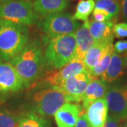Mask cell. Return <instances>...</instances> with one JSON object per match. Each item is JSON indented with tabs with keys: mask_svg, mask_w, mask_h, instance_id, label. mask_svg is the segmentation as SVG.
<instances>
[{
	"mask_svg": "<svg viewBox=\"0 0 127 127\" xmlns=\"http://www.w3.org/2000/svg\"><path fill=\"white\" fill-rule=\"evenodd\" d=\"M42 40L29 39L20 53L9 62L11 63L22 79L26 88L35 87L40 81L44 71Z\"/></svg>",
	"mask_w": 127,
	"mask_h": 127,
	"instance_id": "6da1fadb",
	"label": "cell"
},
{
	"mask_svg": "<svg viewBox=\"0 0 127 127\" xmlns=\"http://www.w3.org/2000/svg\"><path fill=\"white\" fill-rule=\"evenodd\" d=\"M44 50V71L58 70L76 57L75 33L51 39Z\"/></svg>",
	"mask_w": 127,
	"mask_h": 127,
	"instance_id": "7a4b0ae2",
	"label": "cell"
},
{
	"mask_svg": "<svg viewBox=\"0 0 127 127\" xmlns=\"http://www.w3.org/2000/svg\"><path fill=\"white\" fill-rule=\"evenodd\" d=\"M29 40L26 26L0 18V55L9 62L21 52Z\"/></svg>",
	"mask_w": 127,
	"mask_h": 127,
	"instance_id": "3957f363",
	"label": "cell"
},
{
	"mask_svg": "<svg viewBox=\"0 0 127 127\" xmlns=\"http://www.w3.org/2000/svg\"><path fill=\"white\" fill-rule=\"evenodd\" d=\"M66 102V96L62 88L40 86L31 95V111L47 118L55 115Z\"/></svg>",
	"mask_w": 127,
	"mask_h": 127,
	"instance_id": "277c9868",
	"label": "cell"
},
{
	"mask_svg": "<svg viewBox=\"0 0 127 127\" xmlns=\"http://www.w3.org/2000/svg\"><path fill=\"white\" fill-rule=\"evenodd\" d=\"M37 25L43 34L42 40L45 45L51 39L75 33L80 26L72 15L64 11L49 14L39 20Z\"/></svg>",
	"mask_w": 127,
	"mask_h": 127,
	"instance_id": "5b68a950",
	"label": "cell"
},
{
	"mask_svg": "<svg viewBox=\"0 0 127 127\" xmlns=\"http://www.w3.org/2000/svg\"><path fill=\"white\" fill-rule=\"evenodd\" d=\"M0 18L31 26L38 22L32 0H10L0 3Z\"/></svg>",
	"mask_w": 127,
	"mask_h": 127,
	"instance_id": "8992f818",
	"label": "cell"
},
{
	"mask_svg": "<svg viewBox=\"0 0 127 127\" xmlns=\"http://www.w3.org/2000/svg\"><path fill=\"white\" fill-rule=\"evenodd\" d=\"M84 71H86V68L83 60L75 57L60 69L50 70L43 73L40 84L43 83L44 86H47L62 88L64 81L68 78Z\"/></svg>",
	"mask_w": 127,
	"mask_h": 127,
	"instance_id": "52a82bcc",
	"label": "cell"
},
{
	"mask_svg": "<svg viewBox=\"0 0 127 127\" xmlns=\"http://www.w3.org/2000/svg\"><path fill=\"white\" fill-rule=\"evenodd\" d=\"M105 100L109 115L122 121H127V85L108 87Z\"/></svg>",
	"mask_w": 127,
	"mask_h": 127,
	"instance_id": "ba28073f",
	"label": "cell"
},
{
	"mask_svg": "<svg viewBox=\"0 0 127 127\" xmlns=\"http://www.w3.org/2000/svg\"><path fill=\"white\" fill-rule=\"evenodd\" d=\"M93 78L87 71L73 75L63 83L62 89L66 96L67 102L80 103L88 85Z\"/></svg>",
	"mask_w": 127,
	"mask_h": 127,
	"instance_id": "9c48e42d",
	"label": "cell"
},
{
	"mask_svg": "<svg viewBox=\"0 0 127 127\" xmlns=\"http://www.w3.org/2000/svg\"><path fill=\"white\" fill-rule=\"evenodd\" d=\"M25 88L24 83L13 65L9 62H0V93H16Z\"/></svg>",
	"mask_w": 127,
	"mask_h": 127,
	"instance_id": "30bf717a",
	"label": "cell"
},
{
	"mask_svg": "<svg viewBox=\"0 0 127 127\" xmlns=\"http://www.w3.org/2000/svg\"><path fill=\"white\" fill-rule=\"evenodd\" d=\"M82 107L91 127H103L108 117V107L105 98L83 103Z\"/></svg>",
	"mask_w": 127,
	"mask_h": 127,
	"instance_id": "8fae6325",
	"label": "cell"
},
{
	"mask_svg": "<svg viewBox=\"0 0 127 127\" xmlns=\"http://www.w3.org/2000/svg\"><path fill=\"white\" fill-rule=\"evenodd\" d=\"M83 112L82 105L78 103L66 102L54 115L57 127H75Z\"/></svg>",
	"mask_w": 127,
	"mask_h": 127,
	"instance_id": "7c38bea8",
	"label": "cell"
},
{
	"mask_svg": "<svg viewBox=\"0 0 127 127\" xmlns=\"http://www.w3.org/2000/svg\"><path fill=\"white\" fill-rule=\"evenodd\" d=\"M112 42L113 41L95 42V44L87 52L83 59L86 71L91 72L105 54L113 47Z\"/></svg>",
	"mask_w": 127,
	"mask_h": 127,
	"instance_id": "4fadbf2b",
	"label": "cell"
},
{
	"mask_svg": "<svg viewBox=\"0 0 127 127\" xmlns=\"http://www.w3.org/2000/svg\"><path fill=\"white\" fill-rule=\"evenodd\" d=\"M75 37L76 42L75 57L83 60L87 52L95 43L89 31L88 20L80 25L75 32Z\"/></svg>",
	"mask_w": 127,
	"mask_h": 127,
	"instance_id": "5bb4252c",
	"label": "cell"
},
{
	"mask_svg": "<svg viewBox=\"0 0 127 127\" xmlns=\"http://www.w3.org/2000/svg\"><path fill=\"white\" fill-rule=\"evenodd\" d=\"M127 68L125 57L118 55L113 51L108 68L102 76L101 79L107 83L116 81L124 75Z\"/></svg>",
	"mask_w": 127,
	"mask_h": 127,
	"instance_id": "9a60e30c",
	"label": "cell"
},
{
	"mask_svg": "<svg viewBox=\"0 0 127 127\" xmlns=\"http://www.w3.org/2000/svg\"><path fill=\"white\" fill-rule=\"evenodd\" d=\"M67 0H34L33 9L40 17L62 12L68 7Z\"/></svg>",
	"mask_w": 127,
	"mask_h": 127,
	"instance_id": "2e32d148",
	"label": "cell"
},
{
	"mask_svg": "<svg viewBox=\"0 0 127 127\" xmlns=\"http://www.w3.org/2000/svg\"><path fill=\"white\" fill-rule=\"evenodd\" d=\"M88 26L91 36L95 42L113 41L114 22H98L94 20H88Z\"/></svg>",
	"mask_w": 127,
	"mask_h": 127,
	"instance_id": "e0dca14e",
	"label": "cell"
},
{
	"mask_svg": "<svg viewBox=\"0 0 127 127\" xmlns=\"http://www.w3.org/2000/svg\"><path fill=\"white\" fill-rule=\"evenodd\" d=\"M108 90L107 83L100 78H93L82 97V103H88L105 97Z\"/></svg>",
	"mask_w": 127,
	"mask_h": 127,
	"instance_id": "ac0fdd59",
	"label": "cell"
},
{
	"mask_svg": "<svg viewBox=\"0 0 127 127\" xmlns=\"http://www.w3.org/2000/svg\"><path fill=\"white\" fill-rule=\"evenodd\" d=\"M16 127H51L47 119L32 111L23 112Z\"/></svg>",
	"mask_w": 127,
	"mask_h": 127,
	"instance_id": "d6986e66",
	"label": "cell"
},
{
	"mask_svg": "<svg viewBox=\"0 0 127 127\" xmlns=\"http://www.w3.org/2000/svg\"><path fill=\"white\" fill-rule=\"evenodd\" d=\"M94 0H80L78 2L73 18L76 21H86L95 9Z\"/></svg>",
	"mask_w": 127,
	"mask_h": 127,
	"instance_id": "ffe728a7",
	"label": "cell"
},
{
	"mask_svg": "<svg viewBox=\"0 0 127 127\" xmlns=\"http://www.w3.org/2000/svg\"><path fill=\"white\" fill-rule=\"evenodd\" d=\"M95 9L104 10L111 16L112 21L114 19L118 18L121 12L119 0H97L95 2Z\"/></svg>",
	"mask_w": 127,
	"mask_h": 127,
	"instance_id": "44dd1931",
	"label": "cell"
},
{
	"mask_svg": "<svg viewBox=\"0 0 127 127\" xmlns=\"http://www.w3.org/2000/svg\"><path fill=\"white\" fill-rule=\"evenodd\" d=\"M23 112L0 108V127H16Z\"/></svg>",
	"mask_w": 127,
	"mask_h": 127,
	"instance_id": "7402d4cb",
	"label": "cell"
},
{
	"mask_svg": "<svg viewBox=\"0 0 127 127\" xmlns=\"http://www.w3.org/2000/svg\"><path fill=\"white\" fill-rule=\"evenodd\" d=\"M113 53V47L105 54L104 57L102 58L98 64L93 68L89 73L91 74V77L93 78H99V77H102V76L106 71L107 68H108L111 57Z\"/></svg>",
	"mask_w": 127,
	"mask_h": 127,
	"instance_id": "603a6c76",
	"label": "cell"
},
{
	"mask_svg": "<svg viewBox=\"0 0 127 127\" xmlns=\"http://www.w3.org/2000/svg\"><path fill=\"white\" fill-rule=\"evenodd\" d=\"M114 36L117 38H124L127 37V23H116L113 26Z\"/></svg>",
	"mask_w": 127,
	"mask_h": 127,
	"instance_id": "cb8c5ba5",
	"label": "cell"
},
{
	"mask_svg": "<svg viewBox=\"0 0 127 127\" xmlns=\"http://www.w3.org/2000/svg\"><path fill=\"white\" fill-rule=\"evenodd\" d=\"M92 17L95 21L104 22V21H112V18L104 10L98 9H94L93 11Z\"/></svg>",
	"mask_w": 127,
	"mask_h": 127,
	"instance_id": "d4e9b609",
	"label": "cell"
},
{
	"mask_svg": "<svg viewBox=\"0 0 127 127\" xmlns=\"http://www.w3.org/2000/svg\"><path fill=\"white\" fill-rule=\"evenodd\" d=\"M113 51L118 55H127V40H122L116 42L113 45Z\"/></svg>",
	"mask_w": 127,
	"mask_h": 127,
	"instance_id": "484cf974",
	"label": "cell"
},
{
	"mask_svg": "<svg viewBox=\"0 0 127 127\" xmlns=\"http://www.w3.org/2000/svg\"><path fill=\"white\" fill-rule=\"evenodd\" d=\"M122 121L112 117L111 115H108L106 122L103 127H122Z\"/></svg>",
	"mask_w": 127,
	"mask_h": 127,
	"instance_id": "4316f807",
	"label": "cell"
},
{
	"mask_svg": "<svg viewBox=\"0 0 127 127\" xmlns=\"http://www.w3.org/2000/svg\"><path fill=\"white\" fill-rule=\"evenodd\" d=\"M75 127H91L90 124L87 120L86 117L84 112H83L81 114V116L79 117Z\"/></svg>",
	"mask_w": 127,
	"mask_h": 127,
	"instance_id": "83f0119b",
	"label": "cell"
},
{
	"mask_svg": "<svg viewBox=\"0 0 127 127\" xmlns=\"http://www.w3.org/2000/svg\"><path fill=\"white\" fill-rule=\"evenodd\" d=\"M121 13L123 20L127 23V0H119Z\"/></svg>",
	"mask_w": 127,
	"mask_h": 127,
	"instance_id": "f1b7e54d",
	"label": "cell"
},
{
	"mask_svg": "<svg viewBox=\"0 0 127 127\" xmlns=\"http://www.w3.org/2000/svg\"><path fill=\"white\" fill-rule=\"evenodd\" d=\"M10 0H0V3H4V2H7Z\"/></svg>",
	"mask_w": 127,
	"mask_h": 127,
	"instance_id": "f546056e",
	"label": "cell"
},
{
	"mask_svg": "<svg viewBox=\"0 0 127 127\" xmlns=\"http://www.w3.org/2000/svg\"><path fill=\"white\" fill-rule=\"evenodd\" d=\"M122 127H127V121H126V122H125V123L123 124Z\"/></svg>",
	"mask_w": 127,
	"mask_h": 127,
	"instance_id": "4dcf8cb0",
	"label": "cell"
},
{
	"mask_svg": "<svg viewBox=\"0 0 127 127\" xmlns=\"http://www.w3.org/2000/svg\"><path fill=\"white\" fill-rule=\"evenodd\" d=\"M124 57H125V59H126V61H127V55H124Z\"/></svg>",
	"mask_w": 127,
	"mask_h": 127,
	"instance_id": "1f68e13d",
	"label": "cell"
},
{
	"mask_svg": "<svg viewBox=\"0 0 127 127\" xmlns=\"http://www.w3.org/2000/svg\"><path fill=\"white\" fill-rule=\"evenodd\" d=\"M1 61H3L2 59H1V55H0V62H1Z\"/></svg>",
	"mask_w": 127,
	"mask_h": 127,
	"instance_id": "d6a6232c",
	"label": "cell"
},
{
	"mask_svg": "<svg viewBox=\"0 0 127 127\" xmlns=\"http://www.w3.org/2000/svg\"></svg>",
	"mask_w": 127,
	"mask_h": 127,
	"instance_id": "836d02e7",
	"label": "cell"
}]
</instances>
